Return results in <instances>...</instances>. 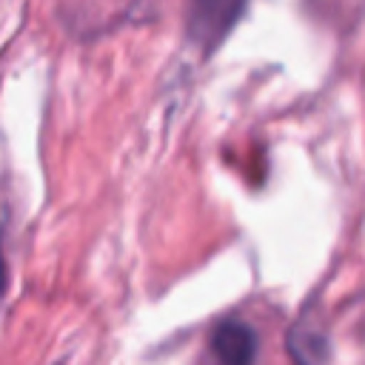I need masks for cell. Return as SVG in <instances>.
<instances>
[{
  "label": "cell",
  "instance_id": "6da1fadb",
  "mask_svg": "<svg viewBox=\"0 0 365 365\" xmlns=\"http://www.w3.org/2000/svg\"><path fill=\"white\" fill-rule=\"evenodd\" d=\"M248 0H191L188 9V37L205 51L217 48L234 23L242 17Z\"/></svg>",
  "mask_w": 365,
  "mask_h": 365
},
{
  "label": "cell",
  "instance_id": "7a4b0ae2",
  "mask_svg": "<svg viewBox=\"0 0 365 365\" xmlns=\"http://www.w3.org/2000/svg\"><path fill=\"white\" fill-rule=\"evenodd\" d=\"M257 348V331L242 319H222L211 334V351L220 365H254Z\"/></svg>",
  "mask_w": 365,
  "mask_h": 365
},
{
  "label": "cell",
  "instance_id": "3957f363",
  "mask_svg": "<svg viewBox=\"0 0 365 365\" xmlns=\"http://www.w3.org/2000/svg\"><path fill=\"white\" fill-rule=\"evenodd\" d=\"M288 351L297 365H322L325 359V336L314 328H294L288 334Z\"/></svg>",
  "mask_w": 365,
  "mask_h": 365
}]
</instances>
